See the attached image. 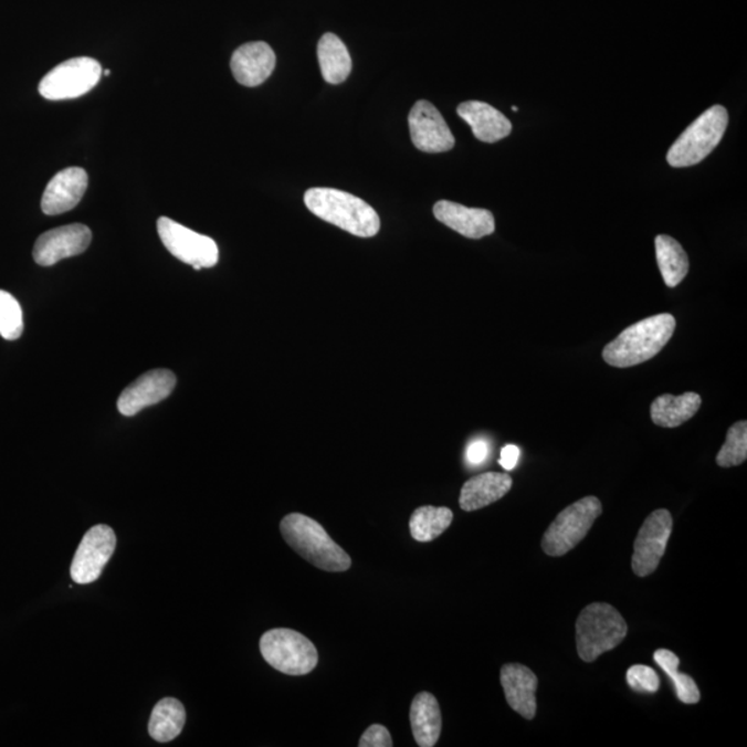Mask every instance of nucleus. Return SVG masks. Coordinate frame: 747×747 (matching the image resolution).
<instances>
[{
  "label": "nucleus",
  "mask_w": 747,
  "mask_h": 747,
  "mask_svg": "<svg viewBox=\"0 0 747 747\" xmlns=\"http://www.w3.org/2000/svg\"><path fill=\"white\" fill-rule=\"evenodd\" d=\"M23 332L24 317L19 301L7 291L0 290V337L15 340Z\"/></svg>",
  "instance_id": "obj_29"
},
{
  "label": "nucleus",
  "mask_w": 747,
  "mask_h": 747,
  "mask_svg": "<svg viewBox=\"0 0 747 747\" xmlns=\"http://www.w3.org/2000/svg\"><path fill=\"white\" fill-rule=\"evenodd\" d=\"M457 113L471 126L477 140L496 143L505 139L513 131V124L491 104L483 102H465L460 104Z\"/></svg>",
  "instance_id": "obj_19"
},
{
  "label": "nucleus",
  "mask_w": 747,
  "mask_h": 747,
  "mask_svg": "<svg viewBox=\"0 0 747 747\" xmlns=\"http://www.w3.org/2000/svg\"><path fill=\"white\" fill-rule=\"evenodd\" d=\"M653 659L663 669V672L672 678L677 697L685 705H696L701 702V691L697 688L695 680L688 674L680 673V659L674 652L669 650H657L653 653Z\"/></svg>",
  "instance_id": "obj_27"
},
{
  "label": "nucleus",
  "mask_w": 747,
  "mask_h": 747,
  "mask_svg": "<svg viewBox=\"0 0 747 747\" xmlns=\"http://www.w3.org/2000/svg\"><path fill=\"white\" fill-rule=\"evenodd\" d=\"M499 678L509 707L526 719L535 718L537 675L524 664L509 663L503 666Z\"/></svg>",
  "instance_id": "obj_18"
},
{
  "label": "nucleus",
  "mask_w": 747,
  "mask_h": 747,
  "mask_svg": "<svg viewBox=\"0 0 747 747\" xmlns=\"http://www.w3.org/2000/svg\"><path fill=\"white\" fill-rule=\"evenodd\" d=\"M186 724L185 706L175 697H165L154 707L148 733L154 740L167 744L178 738Z\"/></svg>",
  "instance_id": "obj_24"
},
{
  "label": "nucleus",
  "mask_w": 747,
  "mask_h": 747,
  "mask_svg": "<svg viewBox=\"0 0 747 747\" xmlns=\"http://www.w3.org/2000/svg\"><path fill=\"white\" fill-rule=\"evenodd\" d=\"M318 64L322 75L327 84L339 85L349 78L351 73V59L348 48L337 35L326 34L322 36L317 45Z\"/></svg>",
  "instance_id": "obj_23"
},
{
  "label": "nucleus",
  "mask_w": 747,
  "mask_h": 747,
  "mask_svg": "<svg viewBox=\"0 0 747 747\" xmlns=\"http://www.w3.org/2000/svg\"><path fill=\"white\" fill-rule=\"evenodd\" d=\"M655 249L664 284L670 288L677 287L690 272V260L683 245L670 235L661 234L655 240Z\"/></svg>",
  "instance_id": "obj_25"
},
{
  "label": "nucleus",
  "mask_w": 747,
  "mask_h": 747,
  "mask_svg": "<svg viewBox=\"0 0 747 747\" xmlns=\"http://www.w3.org/2000/svg\"><path fill=\"white\" fill-rule=\"evenodd\" d=\"M728 112L723 106H713L697 117L684 134L675 140L667 152V162L673 168H688L711 156L728 128Z\"/></svg>",
  "instance_id": "obj_5"
},
{
  "label": "nucleus",
  "mask_w": 747,
  "mask_h": 747,
  "mask_svg": "<svg viewBox=\"0 0 747 747\" xmlns=\"http://www.w3.org/2000/svg\"><path fill=\"white\" fill-rule=\"evenodd\" d=\"M102 75V65L95 59H71L49 71L41 81L40 93L48 101H70L91 92Z\"/></svg>",
  "instance_id": "obj_8"
},
{
  "label": "nucleus",
  "mask_w": 747,
  "mask_h": 747,
  "mask_svg": "<svg viewBox=\"0 0 747 747\" xmlns=\"http://www.w3.org/2000/svg\"><path fill=\"white\" fill-rule=\"evenodd\" d=\"M513 487V477L499 472H486L464 483L460 494V507L472 513L502 499Z\"/></svg>",
  "instance_id": "obj_20"
},
{
  "label": "nucleus",
  "mask_w": 747,
  "mask_h": 747,
  "mask_svg": "<svg viewBox=\"0 0 747 747\" xmlns=\"http://www.w3.org/2000/svg\"><path fill=\"white\" fill-rule=\"evenodd\" d=\"M453 518V511L448 507L425 505V507L417 508L410 518L411 537L420 543L435 540L449 529Z\"/></svg>",
  "instance_id": "obj_26"
},
{
  "label": "nucleus",
  "mask_w": 747,
  "mask_h": 747,
  "mask_svg": "<svg viewBox=\"0 0 747 747\" xmlns=\"http://www.w3.org/2000/svg\"><path fill=\"white\" fill-rule=\"evenodd\" d=\"M410 136L420 151L438 154L452 150L455 139L443 115L432 103L420 101L409 115Z\"/></svg>",
  "instance_id": "obj_12"
},
{
  "label": "nucleus",
  "mask_w": 747,
  "mask_h": 747,
  "mask_svg": "<svg viewBox=\"0 0 747 747\" xmlns=\"http://www.w3.org/2000/svg\"><path fill=\"white\" fill-rule=\"evenodd\" d=\"M628 684L635 692H645V694H655L661 686V678L652 667L644 664H635L628 670Z\"/></svg>",
  "instance_id": "obj_30"
},
{
  "label": "nucleus",
  "mask_w": 747,
  "mask_h": 747,
  "mask_svg": "<svg viewBox=\"0 0 747 747\" xmlns=\"http://www.w3.org/2000/svg\"><path fill=\"white\" fill-rule=\"evenodd\" d=\"M673 530V516L667 509H656L642 524L634 543L631 560L633 572L640 578L652 575L661 565Z\"/></svg>",
  "instance_id": "obj_10"
},
{
  "label": "nucleus",
  "mask_w": 747,
  "mask_h": 747,
  "mask_svg": "<svg viewBox=\"0 0 747 747\" xmlns=\"http://www.w3.org/2000/svg\"><path fill=\"white\" fill-rule=\"evenodd\" d=\"M235 81L255 87L267 81L276 69V54L266 42H250L233 53L230 62Z\"/></svg>",
  "instance_id": "obj_17"
},
{
  "label": "nucleus",
  "mask_w": 747,
  "mask_h": 747,
  "mask_svg": "<svg viewBox=\"0 0 747 747\" xmlns=\"http://www.w3.org/2000/svg\"><path fill=\"white\" fill-rule=\"evenodd\" d=\"M91 241L92 232L85 224L75 223L49 230L36 240L34 260L38 265L53 266L67 257L84 254Z\"/></svg>",
  "instance_id": "obj_13"
},
{
  "label": "nucleus",
  "mask_w": 747,
  "mask_h": 747,
  "mask_svg": "<svg viewBox=\"0 0 747 747\" xmlns=\"http://www.w3.org/2000/svg\"><path fill=\"white\" fill-rule=\"evenodd\" d=\"M263 659L277 672L287 675H305L316 669V646L304 634L290 629H273L262 635Z\"/></svg>",
  "instance_id": "obj_7"
},
{
  "label": "nucleus",
  "mask_w": 747,
  "mask_h": 747,
  "mask_svg": "<svg viewBox=\"0 0 747 747\" xmlns=\"http://www.w3.org/2000/svg\"><path fill=\"white\" fill-rule=\"evenodd\" d=\"M433 215L439 222L446 224L466 239L480 240L496 230V222L491 211L481 208H466L452 201H438L433 207Z\"/></svg>",
  "instance_id": "obj_16"
},
{
  "label": "nucleus",
  "mask_w": 747,
  "mask_h": 747,
  "mask_svg": "<svg viewBox=\"0 0 747 747\" xmlns=\"http://www.w3.org/2000/svg\"><path fill=\"white\" fill-rule=\"evenodd\" d=\"M520 457V450L515 444H508V446L503 448L502 455H499V465L503 466L505 471H513L518 464Z\"/></svg>",
  "instance_id": "obj_33"
},
{
  "label": "nucleus",
  "mask_w": 747,
  "mask_h": 747,
  "mask_svg": "<svg viewBox=\"0 0 747 747\" xmlns=\"http://www.w3.org/2000/svg\"><path fill=\"white\" fill-rule=\"evenodd\" d=\"M747 459V422L739 421L729 428L727 439L717 454V464L723 469L744 464Z\"/></svg>",
  "instance_id": "obj_28"
},
{
  "label": "nucleus",
  "mask_w": 747,
  "mask_h": 747,
  "mask_svg": "<svg viewBox=\"0 0 747 747\" xmlns=\"http://www.w3.org/2000/svg\"><path fill=\"white\" fill-rule=\"evenodd\" d=\"M157 228L165 249L179 261L193 266L196 271L218 265V244L208 235L196 233L165 217L158 219Z\"/></svg>",
  "instance_id": "obj_9"
},
{
  "label": "nucleus",
  "mask_w": 747,
  "mask_h": 747,
  "mask_svg": "<svg viewBox=\"0 0 747 747\" xmlns=\"http://www.w3.org/2000/svg\"><path fill=\"white\" fill-rule=\"evenodd\" d=\"M115 547H117V536L112 527L93 526L82 538L73 564H71V578L75 583L91 585L101 578L109 558L113 557Z\"/></svg>",
  "instance_id": "obj_11"
},
{
  "label": "nucleus",
  "mask_w": 747,
  "mask_h": 747,
  "mask_svg": "<svg viewBox=\"0 0 747 747\" xmlns=\"http://www.w3.org/2000/svg\"><path fill=\"white\" fill-rule=\"evenodd\" d=\"M410 724L417 745L432 747L438 744L442 733V713L436 697L430 692H421L411 703Z\"/></svg>",
  "instance_id": "obj_21"
},
{
  "label": "nucleus",
  "mask_w": 747,
  "mask_h": 747,
  "mask_svg": "<svg viewBox=\"0 0 747 747\" xmlns=\"http://www.w3.org/2000/svg\"><path fill=\"white\" fill-rule=\"evenodd\" d=\"M87 173L82 168H67L60 170L49 181L45 193L42 197V211L46 215H60L74 210L84 199L87 189Z\"/></svg>",
  "instance_id": "obj_15"
},
{
  "label": "nucleus",
  "mask_w": 747,
  "mask_h": 747,
  "mask_svg": "<svg viewBox=\"0 0 747 747\" xmlns=\"http://www.w3.org/2000/svg\"><path fill=\"white\" fill-rule=\"evenodd\" d=\"M176 387V377L169 370H152L143 374L125 389L118 399L117 408L125 417H134L141 410L162 402Z\"/></svg>",
  "instance_id": "obj_14"
},
{
  "label": "nucleus",
  "mask_w": 747,
  "mask_h": 747,
  "mask_svg": "<svg viewBox=\"0 0 747 747\" xmlns=\"http://www.w3.org/2000/svg\"><path fill=\"white\" fill-rule=\"evenodd\" d=\"M103 75L109 76V75H112V71H109V70L103 71Z\"/></svg>",
  "instance_id": "obj_34"
},
{
  "label": "nucleus",
  "mask_w": 747,
  "mask_h": 747,
  "mask_svg": "<svg viewBox=\"0 0 747 747\" xmlns=\"http://www.w3.org/2000/svg\"><path fill=\"white\" fill-rule=\"evenodd\" d=\"M305 206L313 215L356 238H374L381 229V219L376 210L359 197L345 191L316 187L306 191Z\"/></svg>",
  "instance_id": "obj_2"
},
{
  "label": "nucleus",
  "mask_w": 747,
  "mask_h": 747,
  "mask_svg": "<svg viewBox=\"0 0 747 747\" xmlns=\"http://www.w3.org/2000/svg\"><path fill=\"white\" fill-rule=\"evenodd\" d=\"M601 514L602 504L595 496H587L569 505L558 514L544 533L543 551L549 557H562L572 551L589 535L592 525Z\"/></svg>",
  "instance_id": "obj_6"
},
{
  "label": "nucleus",
  "mask_w": 747,
  "mask_h": 747,
  "mask_svg": "<svg viewBox=\"0 0 747 747\" xmlns=\"http://www.w3.org/2000/svg\"><path fill=\"white\" fill-rule=\"evenodd\" d=\"M677 322L670 313L644 318L620 333L603 348L602 357L609 366L628 368L653 359L669 344Z\"/></svg>",
  "instance_id": "obj_1"
},
{
  "label": "nucleus",
  "mask_w": 747,
  "mask_h": 747,
  "mask_svg": "<svg viewBox=\"0 0 747 747\" xmlns=\"http://www.w3.org/2000/svg\"><path fill=\"white\" fill-rule=\"evenodd\" d=\"M280 530L285 543L313 567L326 572H345L350 568L349 555L309 516L290 514L280 524Z\"/></svg>",
  "instance_id": "obj_3"
},
{
  "label": "nucleus",
  "mask_w": 747,
  "mask_h": 747,
  "mask_svg": "<svg viewBox=\"0 0 747 747\" xmlns=\"http://www.w3.org/2000/svg\"><path fill=\"white\" fill-rule=\"evenodd\" d=\"M360 747H392V736L389 730L380 724H374L368 727L359 740Z\"/></svg>",
  "instance_id": "obj_31"
},
{
  "label": "nucleus",
  "mask_w": 747,
  "mask_h": 747,
  "mask_svg": "<svg viewBox=\"0 0 747 747\" xmlns=\"http://www.w3.org/2000/svg\"><path fill=\"white\" fill-rule=\"evenodd\" d=\"M466 461L471 465H481L488 457V444L485 441H474L466 448Z\"/></svg>",
  "instance_id": "obj_32"
},
{
  "label": "nucleus",
  "mask_w": 747,
  "mask_h": 747,
  "mask_svg": "<svg viewBox=\"0 0 747 747\" xmlns=\"http://www.w3.org/2000/svg\"><path fill=\"white\" fill-rule=\"evenodd\" d=\"M702 406V398L695 392H686L674 397L664 393L651 406L653 424L662 428H677L690 421Z\"/></svg>",
  "instance_id": "obj_22"
},
{
  "label": "nucleus",
  "mask_w": 747,
  "mask_h": 747,
  "mask_svg": "<svg viewBox=\"0 0 747 747\" xmlns=\"http://www.w3.org/2000/svg\"><path fill=\"white\" fill-rule=\"evenodd\" d=\"M629 625L609 603L596 602L580 612L576 622V646L581 661L592 663L622 644Z\"/></svg>",
  "instance_id": "obj_4"
}]
</instances>
